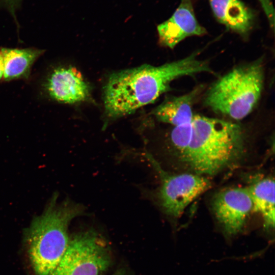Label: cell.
Masks as SVG:
<instances>
[{
  "label": "cell",
  "instance_id": "obj_1",
  "mask_svg": "<svg viewBox=\"0 0 275 275\" xmlns=\"http://www.w3.org/2000/svg\"><path fill=\"white\" fill-rule=\"evenodd\" d=\"M169 150L194 173L214 175L242 156L244 135L238 124L203 116L174 126L168 139Z\"/></svg>",
  "mask_w": 275,
  "mask_h": 275
},
{
  "label": "cell",
  "instance_id": "obj_2",
  "mask_svg": "<svg viewBox=\"0 0 275 275\" xmlns=\"http://www.w3.org/2000/svg\"><path fill=\"white\" fill-rule=\"evenodd\" d=\"M199 52L159 66L144 64L112 74L103 88L106 116L119 118L153 102L170 88L171 82L183 76L201 72L214 73L206 61L198 59Z\"/></svg>",
  "mask_w": 275,
  "mask_h": 275
},
{
  "label": "cell",
  "instance_id": "obj_3",
  "mask_svg": "<svg viewBox=\"0 0 275 275\" xmlns=\"http://www.w3.org/2000/svg\"><path fill=\"white\" fill-rule=\"evenodd\" d=\"M54 193L43 213L34 217L25 232L28 253L37 275H52L69 242L71 221L85 207L69 198L58 202Z\"/></svg>",
  "mask_w": 275,
  "mask_h": 275
},
{
  "label": "cell",
  "instance_id": "obj_4",
  "mask_svg": "<svg viewBox=\"0 0 275 275\" xmlns=\"http://www.w3.org/2000/svg\"><path fill=\"white\" fill-rule=\"evenodd\" d=\"M263 80L262 60L235 68L211 87L205 103L215 112L234 120L242 119L259 99Z\"/></svg>",
  "mask_w": 275,
  "mask_h": 275
},
{
  "label": "cell",
  "instance_id": "obj_5",
  "mask_svg": "<svg viewBox=\"0 0 275 275\" xmlns=\"http://www.w3.org/2000/svg\"><path fill=\"white\" fill-rule=\"evenodd\" d=\"M142 154L153 167L160 179V185L156 189L145 190L144 195L171 217H180L189 204L211 186L206 176L194 173H168L148 151H144Z\"/></svg>",
  "mask_w": 275,
  "mask_h": 275
},
{
  "label": "cell",
  "instance_id": "obj_6",
  "mask_svg": "<svg viewBox=\"0 0 275 275\" xmlns=\"http://www.w3.org/2000/svg\"><path fill=\"white\" fill-rule=\"evenodd\" d=\"M111 255L105 240L92 229L70 238L52 275H101L110 266Z\"/></svg>",
  "mask_w": 275,
  "mask_h": 275
},
{
  "label": "cell",
  "instance_id": "obj_7",
  "mask_svg": "<svg viewBox=\"0 0 275 275\" xmlns=\"http://www.w3.org/2000/svg\"><path fill=\"white\" fill-rule=\"evenodd\" d=\"M214 215L225 233L237 234L242 229L253 203L247 187H231L220 190L212 201Z\"/></svg>",
  "mask_w": 275,
  "mask_h": 275
},
{
  "label": "cell",
  "instance_id": "obj_8",
  "mask_svg": "<svg viewBox=\"0 0 275 275\" xmlns=\"http://www.w3.org/2000/svg\"><path fill=\"white\" fill-rule=\"evenodd\" d=\"M157 30L159 43L171 49L188 37L201 36L207 32L196 18L191 0H182L172 16Z\"/></svg>",
  "mask_w": 275,
  "mask_h": 275
},
{
  "label": "cell",
  "instance_id": "obj_9",
  "mask_svg": "<svg viewBox=\"0 0 275 275\" xmlns=\"http://www.w3.org/2000/svg\"><path fill=\"white\" fill-rule=\"evenodd\" d=\"M46 88L52 98L64 103L82 102L90 96L89 85L81 72L73 67L55 69L48 77Z\"/></svg>",
  "mask_w": 275,
  "mask_h": 275
},
{
  "label": "cell",
  "instance_id": "obj_10",
  "mask_svg": "<svg viewBox=\"0 0 275 275\" xmlns=\"http://www.w3.org/2000/svg\"><path fill=\"white\" fill-rule=\"evenodd\" d=\"M216 20L230 31L245 37L255 22L253 11L240 0H208Z\"/></svg>",
  "mask_w": 275,
  "mask_h": 275
},
{
  "label": "cell",
  "instance_id": "obj_11",
  "mask_svg": "<svg viewBox=\"0 0 275 275\" xmlns=\"http://www.w3.org/2000/svg\"><path fill=\"white\" fill-rule=\"evenodd\" d=\"M199 91V88H197L183 95L170 97L151 114L158 121L174 126L190 122L194 116L192 105Z\"/></svg>",
  "mask_w": 275,
  "mask_h": 275
},
{
  "label": "cell",
  "instance_id": "obj_12",
  "mask_svg": "<svg viewBox=\"0 0 275 275\" xmlns=\"http://www.w3.org/2000/svg\"><path fill=\"white\" fill-rule=\"evenodd\" d=\"M274 180L271 177L259 178L252 182L248 190L253 203L252 211L260 214L266 229L274 228Z\"/></svg>",
  "mask_w": 275,
  "mask_h": 275
},
{
  "label": "cell",
  "instance_id": "obj_13",
  "mask_svg": "<svg viewBox=\"0 0 275 275\" xmlns=\"http://www.w3.org/2000/svg\"><path fill=\"white\" fill-rule=\"evenodd\" d=\"M3 79L5 80L27 77L32 65L44 52V50L35 48H3Z\"/></svg>",
  "mask_w": 275,
  "mask_h": 275
},
{
  "label": "cell",
  "instance_id": "obj_14",
  "mask_svg": "<svg viewBox=\"0 0 275 275\" xmlns=\"http://www.w3.org/2000/svg\"><path fill=\"white\" fill-rule=\"evenodd\" d=\"M267 17L270 26L274 29V11L271 0H259Z\"/></svg>",
  "mask_w": 275,
  "mask_h": 275
},
{
  "label": "cell",
  "instance_id": "obj_15",
  "mask_svg": "<svg viewBox=\"0 0 275 275\" xmlns=\"http://www.w3.org/2000/svg\"><path fill=\"white\" fill-rule=\"evenodd\" d=\"M20 1V0H0V3L5 6L13 17H15V11Z\"/></svg>",
  "mask_w": 275,
  "mask_h": 275
},
{
  "label": "cell",
  "instance_id": "obj_16",
  "mask_svg": "<svg viewBox=\"0 0 275 275\" xmlns=\"http://www.w3.org/2000/svg\"><path fill=\"white\" fill-rule=\"evenodd\" d=\"M4 53L3 48H0V80L3 79L4 76Z\"/></svg>",
  "mask_w": 275,
  "mask_h": 275
},
{
  "label": "cell",
  "instance_id": "obj_17",
  "mask_svg": "<svg viewBox=\"0 0 275 275\" xmlns=\"http://www.w3.org/2000/svg\"><path fill=\"white\" fill-rule=\"evenodd\" d=\"M113 275H125V274L124 272L123 271L120 270V271H118L115 272Z\"/></svg>",
  "mask_w": 275,
  "mask_h": 275
}]
</instances>
